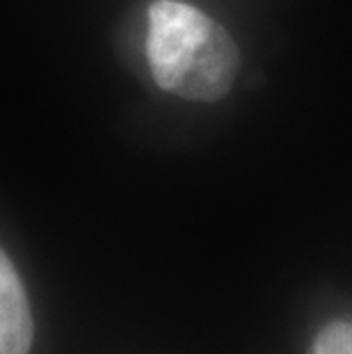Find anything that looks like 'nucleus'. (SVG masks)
<instances>
[{"instance_id":"obj_1","label":"nucleus","mask_w":352,"mask_h":354,"mask_svg":"<svg viewBox=\"0 0 352 354\" xmlns=\"http://www.w3.org/2000/svg\"><path fill=\"white\" fill-rule=\"evenodd\" d=\"M147 59L156 85L185 101L227 96L241 66V53L227 30L178 0L149 5Z\"/></svg>"},{"instance_id":"obj_2","label":"nucleus","mask_w":352,"mask_h":354,"mask_svg":"<svg viewBox=\"0 0 352 354\" xmlns=\"http://www.w3.org/2000/svg\"><path fill=\"white\" fill-rule=\"evenodd\" d=\"M35 338V320L24 281L0 250V354H28Z\"/></svg>"},{"instance_id":"obj_3","label":"nucleus","mask_w":352,"mask_h":354,"mask_svg":"<svg viewBox=\"0 0 352 354\" xmlns=\"http://www.w3.org/2000/svg\"><path fill=\"white\" fill-rule=\"evenodd\" d=\"M311 354H352V322H329L313 341Z\"/></svg>"}]
</instances>
